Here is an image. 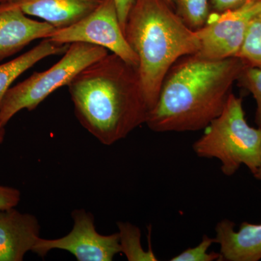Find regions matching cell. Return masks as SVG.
Masks as SVG:
<instances>
[{"mask_svg": "<svg viewBox=\"0 0 261 261\" xmlns=\"http://www.w3.org/2000/svg\"><path fill=\"white\" fill-rule=\"evenodd\" d=\"M247 65L240 58H180L163 81L146 124L155 132L205 129L222 113L233 84Z\"/></svg>", "mask_w": 261, "mask_h": 261, "instance_id": "6da1fadb", "label": "cell"}, {"mask_svg": "<svg viewBox=\"0 0 261 261\" xmlns=\"http://www.w3.org/2000/svg\"><path fill=\"white\" fill-rule=\"evenodd\" d=\"M67 87L77 119L103 145L146 123L149 109L137 67L113 53L84 68Z\"/></svg>", "mask_w": 261, "mask_h": 261, "instance_id": "7a4b0ae2", "label": "cell"}, {"mask_svg": "<svg viewBox=\"0 0 261 261\" xmlns=\"http://www.w3.org/2000/svg\"><path fill=\"white\" fill-rule=\"evenodd\" d=\"M124 34L138 58L137 70L150 111L173 64L198 51L197 34L165 0H136Z\"/></svg>", "mask_w": 261, "mask_h": 261, "instance_id": "3957f363", "label": "cell"}, {"mask_svg": "<svg viewBox=\"0 0 261 261\" xmlns=\"http://www.w3.org/2000/svg\"><path fill=\"white\" fill-rule=\"evenodd\" d=\"M204 130L194 151L199 157L219 160L226 176H232L243 165L252 174L260 167L261 128L247 123L241 97L230 94L222 113Z\"/></svg>", "mask_w": 261, "mask_h": 261, "instance_id": "277c9868", "label": "cell"}, {"mask_svg": "<svg viewBox=\"0 0 261 261\" xmlns=\"http://www.w3.org/2000/svg\"><path fill=\"white\" fill-rule=\"evenodd\" d=\"M108 54L106 48L83 42L70 44L63 58L50 68L36 72L8 91L0 106V122L6 126L22 110L32 111L51 93L94 62Z\"/></svg>", "mask_w": 261, "mask_h": 261, "instance_id": "5b68a950", "label": "cell"}, {"mask_svg": "<svg viewBox=\"0 0 261 261\" xmlns=\"http://www.w3.org/2000/svg\"><path fill=\"white\" fill-rule=\"evenodd\" d=\"M48 39L60 44L83 42L106 48L127 63L138 65V58L127 42L114 0H106L80 21L56 29Z\"/></svg>", "mask_w": 261, "mask_h": 261, "instance_id": "8992f818", "label": "cell"}, {"mask_svg": "<svg viewBox=\"0 0 261 261\" xmlns=\"http://www.w3.org/2000/svg\"><path fill=\"white\" fill-rule=\"evenodd\" d=\"M260 11L261 1H257L238 9L211 12L205 25L195 31L199 49L195 55L213 61L237 57L250 20Z\"/></svg>", "mask_w": 261, "mask_h": 261, "instance_id": "52a82bcc", "label": "cell"}, {"mask_svg": "<svg viewBox=\"0 0 261 261\" xmlns=\"http://www.w3.org/2000/svg\"><path fill=\"white\" fill-rule=\"evenodd\" d=\"M73 226L71 231L56 240L39 238L32 252L44 257L51 250H65L79 261H112L121 252L119 233L102 235L97 232L94 218L84 209L72 212Z\"/></svg>", "mask_w": 261, "mask_h": 261, "instance_id": "ba28073f", "label": "cell"}, {"mask_svg": "<svg viewBox=\"0 0 261 261\" xmlns=\"http://www.w3.org/2000/svg\"><path fill=\"white\" fill-rule=\"evenodd\" d=\"M56 28L29 18L20 8L0 4V61L21 51L33 41L47 39Z\"/></svg>", "mask_w": 261, "mask_h": 261, "instance_id": "9c48e42d", "label": "cell"}, {"mask_svg": "<svg viewBox=\"0 0 261 261\" xmlns=\"http://www.w3.org/2000/svg\"><path fill=\"white\" fill-rule=\"evenodd\" d=\"M35 216L13 208L0 210V261H22L40 238Z\"/></svg>", "mask_w": 261, "mask_h": 261, "instance_id": "30bf717a", "label": "cell"}, {"mask_svg": "<svg viewBox=\"0 0 261 261\" xmlns=\"http://www.w3.org/2000/svg\"><path fill=\"white\" fill-rule=\"evenodd\" d=\"M106 0H10L6 3L25 14L42 19L56 29L70 27L97 9Z\"/></svg>", "mask_w": 261, "mask_h": 261, "instance_id": "8fae6325", "label": "cell"}, {"mask_svg": "<svg viewBox=\"0 0 261 261\" xmlns=\"http://www.w3.org/2000/svg\"><path fill=\"white\" fill-rule=\"evenodd\" d=\"M234 223L224 219L216 227L221 260L258 261L261 259V224L243 222L238 231Z\"/></svg>", "mask_w": 261, "mask_h": 261, "instance_id": "7c38bea8", "label": "cell"}, {"mask_svg": "<svg viewBox=\"0 0 261 261\" xmlns=\"http://www.w3.org/2000/svg\"><path fill=\"white\" fill-rule=\"evenodd\" d=\"M69 45L53 42L47 38L30 50L0 65V106L12 84L20 75L47 57L64 54Z\"/></svg>", "mask_w": 261, "mask_h": 261, "instance_id": "4fadbf2b", "label": "cell"}, {"mask_svg": "<svg viewBox=\"0 0 261 261\" xmlns=\"http://www.w3.org/2000/svg\"><path fill=\"white\" fill-rule=\"evenodd\" d=\"M121 252L129 261H156L151 247L145 252L141 245L140 229L130 223H118Z\"/></svg>", "mask_w": 261, "mask_h": 261, "instance_id": "5bb4252c", "label": "cell"}, {"mask_svg": "<svg viewBox=\"0 0 261 261\" xmlns=\"http://www.w3.org/2000/svg\"><path fill=\"white\" fill-rule=\"evenodd\" d=\"M173 10L189 28H202L210 15V0H171Z\"/></svg>", "mask_w": 261, "mask_h": 261, "instance_id": "9a60e30c", "label": "cell"}, {"mask_svg": "<svg viewBox=\"0 0 261 261\" xmlns=\"http://www.w3.org/2000/svg\"><path fill=\"white\" fill-rule=\"evenodd\" d=\"M237 58L247 66L261 68V11L250 20Z\"/></svg>", "mask_w": 261, "mask_h": 261, "instance_id": "2e32d148", "label": "cell"}, {"mask_svg": "<svg viewBox=\"0 0 261 261\" xmlns=\"http://www.w3.org/2000/svg\"><path fill=\"white\" fill-rule=\"evenodd\" d=\"M238 83L252 94L256 102L255 123L261 128V68L246 66Z\"/></svg>", "mask_w": 261, "mask_h": 261, "instance_id": "e0dca14e", "label": "cell"}, {"mask_svg": "<svg viewBox=\"0 0 261 261\" xmlns=\"http://www.w3.org/2000/svg\"><path fill=\"white\" fill-rule=\"evenodd\" d=\"M216 243L215 239L207 235L202 236V241L197 246L188 248L176 256L172 257L171 261H213L221 260V254L211 252L207 253L213 243Z\"/></svg>", "mask_w": 261, "mask_h": 261, "instance_id": "ac0fdd59", "label": "cell"}, {"mask_svg": "<svg viewBox=\"0 0 261 261\" xmlns=\"http://www.w3.org/2000/svg\"><path fill=\"white\" fill-rule=\"evenodd\" d=\"M20 192L13 187L0 186V210L13 208L20 200Z\"/></svg>", "mask_w": 261, "mask_h": 261, "instance_id": "d6986e66", "label": "cell"}, {"mask_svg": "<svg viewBox=\"0 0 261 261\" xmlns=\"http://www.w3.org/2000/svg\"><path fill=\"white\" fill-rule=\"evenodd\" d=\"M261 0H210L211 10L214 13L238 9L248 3Z\"/></svg>", "mask_w": 261, "mask_h": 261, "instance_id": "ffe728a7", "label": "cell"}, {"mask_svg": "<svg viewBox=\"0 0 261 261\" xmlns=\"http://www.w3.org/2000/svg\"><path fill=\"white\" fill-rule=\"evenodd\" d=\"M136 0H114L120 23L124 32L125 27L128 15L129 14L132 7L135 5Z\"/></svg>", "mask_w": 261, "mask_h": 261, "instance_id": "44dd1931", "label": "cell"}, {"mask_svg": "<svg viewBox=\"0 0 261 261\" xmlns=\"http://www.w3.org/2000/svg\"><path fill=\"white\" fill-rule=\"evenodd\" d=\"M5 126L4 125L2 124L0 122V145L3 143V141L5 140Z\"/></svg>", "mask_w": 261, "mask_h": 261, "instance_id": "7402d4cb", "label": "cell"}, {"mask_svg": "<svg viewBox=\"0 0 261 261\" xmlns=\"http://www.w3.org/2000/svg\"><path fill=\"white\" fill-rule=\"evenodd\" d=\"M254 177L261 181V166L257 170L256 172L254 173Z\"/></svg>", "mask_w": 261, "mask_h": 261, "instance_id": "603a6c76", "label": "cell"}, {"mask_svg": "<svg viewBox=\"0 0 261 261\" xmlns=\"http://www.w3.org/2000/svg\"><path fill=\"white\" fill-rule=\"evenodd\" d=\"M165 1L166 2V3H168L170 5H171V7H172V3H171V0H165Z\"/></svg>", "mask_w": 261, "mask_h": 261, "instance_id": "cb8c5ba5", "label": "cell"}, {"mask_svg": "<svg viewBox=\"0 0 261 261\" xmlns=\"http://www.w3.org/2000/svg\"><path fill=\"white\" fill-rule=\"evenodd\" d=\"M9 1H10V0H0V4H2V3H7V2Z\"/></svg>", "mask_w": 261, "mask_h": 261, "instance_id": "d4e9b609", "label": "cell"}]
</instances>
